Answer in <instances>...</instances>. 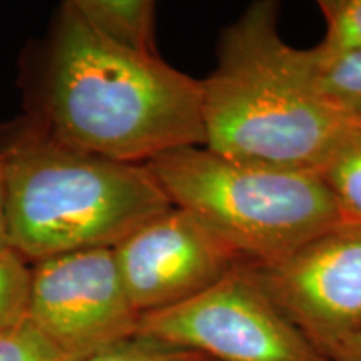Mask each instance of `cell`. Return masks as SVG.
<instances>
[{
  "label": "cell",
  "mask_w": 361,
  "mask_h": 361,
  "mask_svg": "<svg viewBox=\"0 0 361 361\" xmlns=\"http://www.w3.org/2000/svg\"><path fill=\"white\" fill-rule=\"evenodd\" d=\"M329 361H361V331L343 341L329 356Z\"/></svg>",
  "instance_id": "obj_17"
},
{
  "label": "cell",
  "mask_w": 361,
  "mask_h": 361,
  "mask_svg": "<svg viewBox=\"0 0 361 361\" xmlns=\"http://www.w3.org/2000/svg\"><path fill=\"white\" fill-rule=\"evenodd\" d=\"M279 311L329 360L361 331V224H340L269 263H245Z\"/></svg>",
  "instance_id": "obj_6"
},
{
  "label": "cell",
  "mask_w": 361,
  "mask_h": 361,
  "mask_svg": "<svg viewBox=\"0 0 361 361\" xmlns=\"http://www.w3.org/2000/svg\"><path fill=\"white\" fill-rule=\"evenodd\" d=\"M306 57L319 92L338 111L361 123V52L326 56L311 47Z\"/></svg>",
  "instance_id": "obj_10"
},
{
  "label": "cell",
  "mask_w": 361,
  "mask_h": 361,
  "mask_svg": "<svg viewBox=\"0 0 361 361\" xmlns=\"http://www.w3.org/2000/svg\"><path fill=\"white\" fill-rule=\"evenodd\" d=\"M114 255L139 314L184 303L245 263L218 234L178 206L130 233L114 246Z\"/></svg>",
  "instance_id": "obj_8"
},
{
  "label": "cell",
  "mask_w": 361,
  "mask_h": 361,
  "mask_svg": "<svg viewBox=\"0 0 361 361\" xmlns=\"http://www.w3.org/2000/svg\"><path fill=\"white\" fill-rule=\"evenodd\" d=\"M61 350L29 319L0 331V361H64Z\"/></svg>",
  "instance_id": "obj_15"
},
{
  "label": "cell",
  "mask_w": 361,
  "mask_h": 361,
  "mask_svg": "<svg viewBox=\"0 0 361 361\" xmlns=\"http://www.w3.org/2000/svg\"><path fill=\"white\" fill-rule=\"evenodd\" d=\"M72 7L99 35L141 54H157L156 4L151 0H71Z\"/></svg>",
  "instance_id": "obj_9"
},
{
  "label": "cell",
  "mask_w": 361,
  "mask_h": 361,
  "mask_svg": "<svg viewBox=\"0 0 361 361\" xmlns=\"http://www.w3.org/2000/svg\"><path fill=\"white\" fill-rule=\"evenodd\" d=\"M278 13V2H252L221 35L218 66L201 80L204 147L318 173L361 123L319 92L306 49L284 42Z\"/></svg>",
  "instance_id": "obj_2"
},
{
  "label": "cell",
  "mask_w": 361,
  "mask_h": 361,
  "mask_svg": "<svg viewBox=\"0 0 361 361\" xmlns=\"http://www.w3.org/2000/svg\"><path fill=\"white\" fill-rule=\"evenodd\" d=\"M173 202L196 216L245 263L279 259L343 224L316 171L284 169L191 146L147 162Z\"/></svg>",
  "instance_id": "obj_4"
},
{
  "label": "cell",
  "mask_w": 361,
  "mask_h": 361,
  "mask_svg": "<svg viewBox=\"0 0 361 361\" xmlns=\"http://www.w3.org/2000/svg\"><path fill=\"white\" fill-rule=\"evenodd\" d=\"M11 246L25 261L114 247L173 202L147 164H129L27 129L2 149Z\"/></svg>",
  "instance_id": "obj_3"
},
{
  "label": "cell",
  "mask_w": 361,
  "mask_h": 361,
  "mask_svg": "<svg viewBox=\"0 0 361 361\" xmlns=\"http://www.w3.org/2000/svg\"><path fill=\"white\" fill-rule=\"evenodd\" d=\"M44 119V129L57 141L129 164L206 142L201 80L159 54L109 42L71 2L61 8L54 30Z\"/></svg>",
  "instance_id": "obj_1"
},
{
  "label": "cell",
  "mask_w": 361,
  "mask_h": 361,
  "mask_svg": "<svg viewBox=\"0 0 361 361\" xmlns=\"http://www.w3.org/2000/svg\"><path fill=\"white\" fill-rule=\"evenodd\" d=\"M27 319L66 358L97 351L137 333L114 247L72 251L32 268Z\"/></svg>",
  "instance_id": "obj_7"
},
{
  "label": "cell",
  "mask_w": 361,
  "mask_h": 361,
  "mask_svg": "<svg viewBox=\"0 0 361 361\" xmlns=\"http://www.w3.org/2000/svg\"><path fill=\"white\" fill-rule=\"evenodd\" d=\"M32 268L16 250H0V331L27 319Z\"/></svg>",
  "instance_id": "obj_12"
},
{
  "label": "cell",
  "mask_w": 361,
  "mask_h": 361,
  "mask_svg": "<svg viewBox=\"0 0 361 361\" xmlns=\"http://www.w3.org/2000/svg\"><path fill=\"white\" fill-rule=\"evenodd\" d=\"M326 32L316 51L326 56L361 52V0H319Z\"/></svg>",
  "instance_id": "obj_13"
},
{
  "label": "cell",
  "mask_w": 361,
  "mask_h": 361,
  "mask_svg": "<svg viewBox=\"0 0 361 361\" xmlns=\"http://www.w3.org/2000/svg\"><path fill=\"white\" fill-rule=\"evenodd\" d=\"M135 335L214 361H329L279 311L245 263L184 303L141 314Z\"/></svg>",
  "instance_id": "obj_5"
},
{
  "label": "cell",
  "mask_w": 361,
  "mask_h": 361,
  "mask_svg": "<svg viewBox=\"0 0 361 361\" xmlns=\"http://www.w3.org/2000/svg\"><path fill=\"white\" fill-rule=\"evenodd\" d=\"M11 233H8L7 211V173L6 156L0 151V250H11Z\"/></svg>",
  "instance_id": "obj_16"
},
{
  "label": "cell",
  "mask_w": 361,
  "mask_h": 361,
  "mask_svg": "<svg viewBox=\"0 0 361 361\" xmlns=\"http://www.w3.org/2000/svg\"><path fill=\"white\" fill-rule=\"evenodd\" d=\"M64 361H214L197 351L180 348L169 343L141 335L101 348L92 353L74 356Z\"/></svg>",
  "instance_id": "obj_14"
},
{
  "label": "cell",
  "mask_w": 361,
  "mask_h": 361,
  "mask_svg": "<svg viewBox=\"0 0 361 361\" xmlns=\"http://www.w3.org/2000/svg\"><path fill=\"white\" fill-rule=\"evenodd\" d=\"M345 224H361V126L345 137L318 171Z\"/></svg>",
  "instance_id": "obj_11"
}]
</instances>
